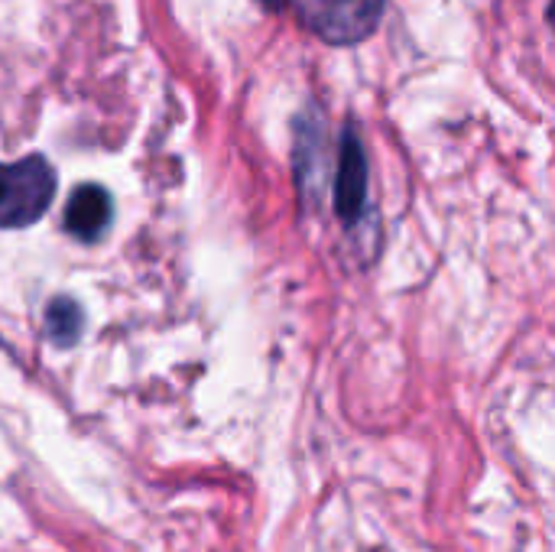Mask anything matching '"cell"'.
<instances>
[{
    "label": "cell",
    "instance_id": "cell-1",
    "mask_svg": "<svg viewBox=\"0 0 555 552\" xmlns=\"http://www.w3.org/2000/svg\"><path fill=\"white\" fill-rule=\"evenodd\" d=\"M55 198V169L33 153L16 163H0V228L36 224Z\"/></svg>",
    "mask_w": 555,
    "mask_h": 552
},
{
    "label": "cell",
    "instance_id": "cell-2",
    "mask_svg": "<svg viewBox=\"0 0 555 552\" xmlns=\"http://www.w3.org/2000/svg\"><path fill=\"white\" fill-rule=\"evenodd\" d=\"M299 20L332 46H358L364 42L380 16L387 0H293Z\"/></svg>",
    "mask_w": 555,
    "mask_h": 552
},
{
    "label": "cell",
    "instance_id": "cell-3",
    "mask_svg": "<svg viewBox=\"0 0 555 552\" xmlns=\"http://www.w3.org/2000/svg\"><path fill=\"white\" fill-rule=\"evenodd\" d=\"M367 153L354 127H345L341 150H338V172H335V211L345 224H358L367 211Z\"/></svg>",
    "mask_w": 555,
    "mask_h": 552
},
{
    "label": "cell",
    "instance_id": "cell-4",
    "mask_svg": "<svg viewBox=\"0 0 555 552\" xmlns=\"http://www.w3.org/2000/svg\"><path fill=\"white\" fill-rule=\"evenodd\" d=\"M114 202L104 185H78L65 205V231L78 241H98L111 228Z\"/></svg>",
    "mask_w": 555,
    "mask_h": 552
},
{
    "label": "cell",
    "instance_id": "cell-5",
    "mask_svg": "<svg viewBox=\"0 0 555 552\" xmlns=\"http://www.w3.org/2000/svg\"><path fill=\"white\" fill-rule=\"evenodd\" d=\"M46 332L55 345H75L85 332V312L72 296H55L46 309Z\"/></svg>",
    "mask_w": 555,
    "mask_h": 552
},
{
    "label": "cell",
    "instance_id": "cell-6",
    "mask_svg": "<svg viewBox=\"0 0 555 552\" xmlns=\"http://www.w3.org/2000/svg\"><path fill=\"white\" fill-rule=\"evenodd\" d=\"M260 3H263L267 10H283V7H286V0H260Z\"/></svg>",
    "mask_w": 555,
    "mask_h": 552
}]
</instances>
